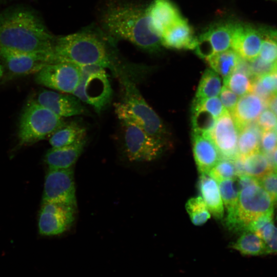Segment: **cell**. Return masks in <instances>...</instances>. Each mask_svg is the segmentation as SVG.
Listing matches in <instances>:
<instances>
[{
  "instance_id": "1",
  "label": "cell",
  "mask_w": 277,
  "mask_h": 277,
  "mask_svg": "<svg viewBox=\"0 0 277 277\" xmlns=\"http://www.w3.org/2000/svg\"><path fill=\"white\" fill-rule=\"evenodd\" d=\"M101 22L110 36L128 41L147 52H156L162 45L161 37L152 28L146 10L134 4L110 3Z\"/></svg>"
},
{
  "instance_id": "2",
  "label": "cell",
  "mask_w": 277,
  "mask_h": 277,
  "mask_svg": "<svg viewBox=\"0 0 277 277\" xmlns=\"http://www.w3.org/2000/svg\"><path fill=\"white\" fill-rule=\"evenodd\" d=\"M55 39L41 19L29 10L13 8L0 13V49L50 52Z\"/></svg>"
},
{
  "instance_id": "3",
  "label": "cell",
  "mask_w": 277,
  "mask_h": 277,
  "mask_svg": "<svg viewBox=\"0 0 277 277\" xmlns=\"http://www.w3.org/2000/svg\"><path fill=\"white\" fill-rule=\"evenodd\" d=\"M52 52L55 63L69 62L80 66L114 68L107 37L91 29L55 37Z\"/></svg>"
},
{
  "instance_id": "4",
  "label": "cell",
  "mask_w": 277,
  "mask_h": 277,
  "mask_svg": "<svg viewBox=\"0 0 277 277\" xmlns=\"http://www.w3.org/2000/svg\"><path fill=\"white\" fill-rule=\"evenodd\" d=\"M122 86L121 102L114 104L115 113L121 123L135 125L161 143L167 145L168 133L157 113L147 103L135 84L120 73Z\"/></svg>"
},
{
  "instance_id": "5",
  "label": "cell",
  "mask_w": 277,
  "mask_h": 277,
  "mask_svg": "<svg viewBox=\"0 0 277 277\" xmlns=\"http://www.w3.org/2000/svg\"><path fill=\"white\" fill-rule=\"evenodd\" d=\"M66 123L63 118L31 99L21 116L18 132L19 144L30 145L42 140Z\"/></svg>"
},
{
  "instance_id": "6",
  "label": "cell",
  "mask_w": 277,
  "mask_h": 277,
  "mask_svg": "<svg viewBox=\"0 0 277 277\" xmlns=\"http://www.w3.org/2000/svg\"><path fill=\"white\" fill-rule=\"evenodd\" d=\"M274 204L260 184L247 186L239 191L236 209L232 215L226 218V225L230 230L244 231L251 222L273 211Z\"/></svg>"
},
{
  "instance_id": "7",
  "label": "cell",
  "mask_w": 277,
  "mask_h": 277,
  "mask_svg": "<svg viewBox=\"0 0 277 277\" xmlns=\"http://www.w3.org/2000/svg\"><path fill=\"white\" fill-rule=\"evenodd\" d=\"M81 78L72 94L100 113L110 103L112 90L106 68L99 65L81 66Z\"/></svg>"
},
{
  "instance_id": "8",
  "label": "cell",
  "mask_w": 277,
  "mask_h": 277,
  "mask_svg": "<svg viewBox=\"0 0 277 277\" xmlns=\"http://www.w3.org/2000/svg\"><path fill=\"white\" fill-rule=\"evenodd\" d=\"M81 66L69 62L49 64L35 74V82L49 88L73 94L81 78Z\"/></svg>"
},
{
  "instance_id": "9",
  "label": "cell",
  "mask_w": 277,
  "mask_h": 277,
  "mask_svg": "<svg viewBox=\"0 0 277 277\" xmlns=\"http://www.w3.org/2000/svg\"><path fill=\"white\" fill-rule=\"evenodd\" d=\"M122 124L124 129V147L126 156L131 162H149L156 159L164 146L140 127Z\"/></svg>"
},
{
  "instance_id": "10",
  "label": "cell",
  "mask_w": 277,
  "mask_h": 277,
  "mask_svg": "<svg viewBox=\"0 0 277 277\" xmlns=\"http://www.w3.org/2000/svg\"><path fill=\"white\" fill-rule=\"evenodd\" d=\"M43 203H54L76 206L73 167L49 168L46 176Z\"/></svg>"
},
{
  "instance_id": "11",
  "label": "cell",
  "mask_w": 277,
  "mask_h": 277,
  "mask_svg": "<svg viewBox=\"0 0 277 277\" xmlns=\"http://www.w3.org/2000/svg\"><path fill=\"white\" fill-rule=\"evenodd\" d=\"M76 208L74 205L43 203L38 218L40 234L52 236L64 233L74 222Z\"/></svg>"
},
{
  "instance_id": "12",
  "label": "cell",
  "mask_w": 277,
  "mask_h": 277,
  "mask_svg": "<svg viewBox=\"0 0 277 277\" xmlns=\"http://www.w3.org/2000/svg\"><path fill=\"white\" fill-rule=\"evenodd\" d=\"M0 59L10 72L15 75L36 74L46 66L54 63L52 51L26 52L1 49Z\"/></svg>"
},
{
  "instance_id": "13",
  "label": "cell",
  "mask_w": 277,
  "mask_h": 277,
  "mask_svg": "<svg viewBox=\"0 0 277 277\" xmlns=\"http://www.w3.org/2000/svg\"><path fill=\"white\" fill-rule=\"evenodd\" d=\"M209 136L221 159L235 160L238 150L239 131L231 114L227 110L216 121Z\"/></svg>"
},
{
  "instance_id": "14",
  "label": "cell",
  "mask_w": 277,
  "mask_h": 277,
  "mask_svg": "<svg viewBox=\"0 0 277 277\" xmlns=\"http://www.w3.org/2000/svg\"><path fill=\"white\" fill-rule=\"evenodd\" d=\"M32 100L62 118L89 113L82 101L72 94L43 89Z\"/></svg>"
},
{
  "instance_id": "15",
  "label": "cell",
  "mask_w": 277,
  "mask_h": 277,
  "mask_svg": "<svg viewBox=\"0 0 277 277\" xmlns=\"http://www.w3.org/2000/svg\"><path fill=\"white\" fill-rule=\"evenodd\" d=\"M263 39L259 29L242 23H234L231 48L243 59L251 61L258 57Z\"/></svg>"
},
{
  "instance_id": "16",
  "label": "cell",
  "mask_w": 277,
  "mask_h": 277,
  "mask_svg": "<svg viewBox=\"0 0 277 277\" xmlns=\"http://www.w3.org/2000/svg\"><path fill=\"white\" fill-rule=\"evenodd\" d=\"M192 150L199 172L208 174L221 159L220 153L209 133L193 131Z\"/></svg>"
},
{
  "instance_id": "17",
  "label": "cell",
  "mask_w": 277,
  "mask_h": 277,
  "mask_svg": "<svg viewBox=\"0 0 277 277\" xmlns=\"http://www.w3.org/2000/svg\"><path fill=\"white\" fill-rule=\"evenodd\" d=\"M145 10L152 28L161 37L167 29L183 17L169 0H153Z\"/></svg>"
},
{
  "instance_id": "18",
  "label": "cell",
  "mask_w": 277,
  "mask_h": 277,
  "mask_svg": "<svg viewBox=\"0 0 277 277\" xmlns=\"http://www.w3.org/2000/svg\"><path fill=\"white\" fill-rule=\"evenodd\" d=\"M266 106L265 102L254 93L240 96L231 113L238 131L256 121Z\"/></svg>"
},
{
  "instance_id": "19",
  "label": "cell",
  "mask_w": 277,
  "mask_h": 277,
  "mask_svg": "<svg viewBox=\"0 0 277 277\" xmlns=\"http://www.w3.org/2000/svg\"><path fill=\"white\" fill-rule=\"evenodd\" d=\"M197 37L184 17L167 29L161 36L162 45L175 49H194Z\"/></svg>"
},
{
  "instance_id": "20",
  "label": "cell",
  "mask_w": 277,
  "mask_h": 277,
  "mask_svg": "<svg viewBox=\"0 0 277 277\" xmlns=\"http://www.w3.org/2000/svg\"><path fill=\"white\" fill-rule=\"evenodd\" d=\"M86 144L85 137L70 145L52 148L47 152L45 162L49 168H71L83 151Z\"/></svg>"
},
{
  "instance_id": "21",
  "label": "cell",
  "mask_w": 277,
  "mask_h": 277,
  "mask_svg": "<svg viewBox=\"0 0 277 277\" xmlns=\"http://www.w3.org/2000/svg\"><path fill=\"white\" fill-rule=\"evenodd\" d=\"M217 182L208 174L201 173L199 188L210 213L217 220L223 217L224 204Z\"/></svg>"
},
{
  "instance_id": "22",
  "label": "cell",
  "mask_w": 277,
  "mask_h": 277,
  "mask_svg": "<svg viewBox=\"0 0 277 277\" xmlns=\"http://www.w3.org/2000/svg\"><path fill=\"white\" fill-rule=\"evenodd\" d=\"M234 23L222 22L213 24L200 35L211 46L214 54L231 47Z\"/></svg>"
},
{
  "instance_id": "23",
  "label": "cell",
  "mask_w": 277,
  "mask_h": 277,
  "mask_svg": "<svg viewBox=\"0 0 277 277\" xmlns=\"http://www.w3.org/2000/svg\"><path fill=\"white\" fill-rule=\"evenodd\" d=\"M86 129L77 122L66 123L50 136L49 143L52 148L70 145L86 137Z\"/></svg>"
},
{
  "instance_id": "24",
  "label": "cell",
  "mask_w": 277,
  "mask_h": 277,
  "mask_svg": "<svg viewBox=\"0 0 277 277\" xmlns=\"http://www.w3.org/2000/svg\"><path fill=\"white\" fill-rule=\"evenodd\" d=\"M230 247L245 255L257 256L269 254L264 241L255 233L245 231Z\"/></svg>"
},
{
  "instance_id": "25",
  "label": "cell",
  "mask_w": 277,
  "mask_h": 277,
  "mask_svg": "<svg viewBox=\"0 0 277 277\" xmlns=\"http://www.w3.org/2000/svg\"><path fill=\"white\" fill-rule=\"evenodd\" d=\"M252 123L239 131L238 150L240 156L244 157L260 150L262 130L256 124Z\"/></svg>"
},
{
  "instance_id": "26",
  "label": "cell",
  "mask_w": 277,
  "mask_h": 277,
  "mask_svg": "<svg viewBox=\"0 0 277 277\" xmlns=\"http://www.w3.org/2000/svg\"><path fill=\"white\" fill-rule=\"evenodd\" d=\"M243 158L244 173L258 179L273 170L272 159L260 150Z\"/></svg>"
},
{
  "instance_id": "27",
  "label": "cell",
  "mask_w": 277,
  "mask_h": 277,
  "mask_svg": "<svg viewBox=\"0 0 277 277\" xmlns=\"http://www.w3.org/2000/svg\"><path fill=\"white\" fill-rule=\"evenodd\" d=\"M241 57L233 49L215 53L206 60L212 70L223 78L234 72Z\"/></svg>"
},
{
  "instance_id": "28",
  "label": "cell",
  "mask_w": 277,
  "mask_h": 277,
  "mask_svg": "<svg viewBox=\"0 0 277 277\" xmlns=\"http://www.w3.org/2000/svg\"><path fill=\"white\" fill-rule=\"evenodd\" d=\"M222 87L221 78L219 74L211 69H207L202 76L194 101L217 96Z\"/></svg>"
},
{
  "instance_id": "29",
  "label": "cell",
  "mask_w": 277,
  "mask_h": 277,
  "mask_svg": "<svg viewBox=\"0 0 277 277\" xmlns=\"http://www.w3.org/2000/svg\"><path fill=\"white\" fill-rule=\"evenodd\" d=\"M218 183L223 203L227 210V217L230 216L235 212L239 198L236 178L221 181Z\"/></svg>"
},
{
  "instance_id": "30",
  "label": "cell",
  "mask_w": 277,
  "mask_h": 277,
  "mask_svg": "<svg viewBox=\"0 0 277 277\" xmlns=\"http://www.w3.org/2000/svg\"><path fill=\"white\" fill-rule=\"evenodd\" d=\"M224 86L238 96L252 92V79L247 74L235 71L224 78Z\"/></svg>"
},
{
  "instance_id": "31",
  "label": "cell",
  "mask_w": 277,
  "mask_h": 277,
  "mask_svg": "<svg viewBox=\"0 0 277 277\" xmlns=\"http://www.w3.org/2000/svg\"><path fill=\"white\" fill-rule=\"evenodd\" d=\"M186 210L191 221L195 226L205 224L211 214L201 196L192 197L185 204Z\"/></svg>"
},
{
  "instance_id": "32",
  "label": "cell",
  "mask_w": 277,
  "mask_h": 277,
  "mask_svg": "<svg viewBox=\"0 0 277 277\" xmlns=\"http://www.w3.org/2000/svg\"><path fill=\"white\" fill-rule=\"evenodd\" d=\"M208 174L217 182L236 178L238 175L234 160L221 159Z\"/></svg>"
},
{
  "instance_id": "33",
  "label": "cell",
  "mask_w": 277,
  "mask_h": 277,
  "mask_svg": "<svg viewBox=\"0 0 277 277\" xmlns=\"http://www.w3.org/2000/svg\"><path fill=\"white\" fill-rule=\"evenodd\" d=\"M193 131L209 133L213 128L217 119L205 110H192Z\"/></svg>"
},
{
  "instance_id": "34",
  "label": "cell",
  "mask_w": 277,
  "mask_h": 277,
  "mask_svg": "<svg viewBox=\"0 0 277 277\" xmlns=\"http://www.w3.org/2000/svg\"><path fill=\"white\" fill-rule=\"evenodd\" d=\"M197 109L206 111L216 119L221 116L227 111L217 96L199 101H194L192 110Z\"/></svg>"
},
{
  "instance_id": "35",
  "label": "cell",
  "mask_w": 277,
  "mask_h": 277,
  "mask_svg": "<svg viewBox=\"0 0 277 277\" xmlns=\"http://www.w3.org/2000/svg\"><path fill=\"white\" fill-rule=\"evenodd\" d=\"M258 56L267 63L276 64L277 44L270 37L263 35Z\"/></svg>"
},
{
  "instance_id": "36",
  "label": "cell",
  "mask_w": 277,
  "mask_h": 277,
  "mask_svg": "<svg viewBox=\"0 0 277 277\" xmlns=\"http://www.w3.org/2000/svg\"><path fill=\"white\" fill-rule=\"evenodd\" d=\"M256 235L264 241L269 254L277 253V227L274 226L273 221L266 225Z\"/></svg>"
},
{
  "instance_id": "37",
  "label": "cell",
  "mask_w": 277,
  "mask_h": 277,
  "mask_svg": "<svg viewBox=\"0 0 277 277\" xmlns=\"http://www.w3.org/2000/svg\"><path fill=\"white\" fill-rule=\"evenodd\" d=\"M259 184L266 191L273 202H277V171L273 169L259 179Z\"/></svg>"
},
{
  "instance_id": "38",
  "label": "cell",
  "mask_w": 277,
  "mask_h": 277,
  "mask_svg": "<svg viewBox=\"0 0 277 277\" xmlns=\"http://www.w3.org/2000/svg\"><path fill=\"white\" fill-rule=\"evenodd\" d=\"M251 77L253 79L266 74L276 69V64L267 63L259 56L249 63Z\"/></svg>"
},
{
  "instance_id": "39",
  "label": "cell",
  "mask_w": 277,
  "mask_h": 277,
  "mask_svg": "<svg viewBox=\"0 0 277 277\" xmlns=\"http://www.w3.org/2000/svg\"><path fill=\"white\" fill-rule=\"evenodd\" d=\"M266 154H271L277 147V131L275 129L263 131L260 146Z\"/></svg>"
},
{
  "instance_id": "40",
  "label": "cell",
  "mask_w": 277,
  "mask_h": 277,
  "mask_svg": "<svg viewBox=\"0 0 277 277\" xmlns=\"http://www.w3.org/2000/svg\"><path fill=\"white\" fill-rule=\"evenodd\" d=\"M256 123L262 131L275 129L277 126V116L270 109H267L260 114Z\"/></svg>"
},
{
  "instance_id": "41",
  "label": "cell",
  "mask_w": 277,
  "mask_h": 277,
  "mask_svg": "<svg viewBox=\"0 0 277 277\" xmlns=\"http://www.w3.org/2000/svg\"><path fill=\"white\" fill-rule=\"evenodd\" d=\"M255 78L269 94L271 95L277 94V69Z\"/></svg>"
},
{
  "instance_id": "42",
  "label": "cell",
  "mask_w": 277,
  "mask_h": 277,
  "mask_svg": "<svg viewBox=\"0 0 277 277\" xmlns=\"http://www.w3.org/2000/svg\"><path fill=\"white\" fill-rule=\"evenodd\" d=\"M273 211L261 215L251 222L245 231H249L258 234L266 225L273 221Z\"/></svg>"
},
{
  "instance_id": "43",
  "label": "cell",
  "mask_w": 277,
  "mask_h": 277,
  "mask_svg": "<svg viewBox=\"0 0 277 277\" xmlns=\"http://www.w3.org/2000/svg\"><path fill=\"white\" fill-rule=\"evenodd\" d=\"M238 96L223 86L220 93V99L224 108L230 113L234 110L238 101Z\"/></svg>"
},
{
  "instance_id": "44",
  "label": "cell",
  "mask_w": 277,
  "mask_h": 277,
  "mask_svg": "<svg viewBox=\"0 0 277 277\" xmlns=\"http://www.w3.org/2000/svg\"><path fill=\"white\" fill-rule=\"evenodd\" d=\"M236 182L239 191L249 185L259 184V179L246 174L238 175Z\"/></svg>"
},
{
  "instance_id": "45",
  "label": "cell",
  "mask_w": 277,
  "mask_h": 277,
  "mask_svg": "<svg viewBox=\"0 0 277 277\" xmlns=\"http://www.w3.org/2000/svg\"><path fill=\"white\" fill-rule=\"evenodd\" d=\"M263 35L267 36L273 39L277 44V30L268 27L259 28Z\"/></svg>"
},
{
  "instance_id": "46",
  "label": "cell",
  "mask_w": 277,
  "mask_h": 277,
  "mask_svg": "<svg viewBox=\"0 0 277 277\" xmlns=\"http://www.w3.org/2000/svg\"><path fill=\"white\" fill-rule=\"evenodd\" d=\"M267 105L277 116V94L273 95L270 97Z\"/></svg>"
},
{
  "instance_id": "47",
  "label": "cell",
  "mask_w": 277,
  "mask_h": 277,
  "mask_svg": "<svg viewBox=\"0 0 277 277\" xmlns=\"http://www.w3.org/2000/svg\"><path fill=\"white\" fill-rule=\"evenodd\" d=\"M272 162L273 166V169L277 171V147L272 153Z\"/></svg>"
},
{
  "instance_id": "48",
  "label": "cell",
  "mask_w": 277,
  "mask_h": 277,
  "mask_svg": "<svg viewBox=\"0 0 277 277\" xmlns=\"http://www.w3.org/2000/svg\"><path fill=\"white\" fill-rule=\"evenodd\" d=\"M4 73V68L0 60V78L2 77Z\"/></svg>"
},
{
  "instance_id": "49",
  "label": "cell",
  "mask_w": 277,
  "mask_h": 277,
  "mask_svg": "<svg viewBox=\"0 0 277 277\" xmlns=\"http://www.w3.org/2000/svg\"><path fill=\"white\" fill-rule=\"evenodd\" d=\"M276 130L277 131V126H276Z\"/></svg>"
},
{
  "instance_id": "50",
  "label": "cell",
  "mask_w": 277,
  "mask_h": 277,
  "mask_svg": "<svg viewBox=\"0 0 277 277\" xmlns=\"http://www.w3.org/2000/svg\"><path fill=\"white\" fill-rule=\"evenodd\" d=\"M276 69H277V64H276Z\"/></svg>"
},
{
  "instance_id": "51",
  "label": "cell",
  "mask_w": 277,
  "mask_h": 277,
  "mask_svg": "<svg viewBox=\"0 0 277 277\" xmlns=\"http://www.w3.org/2000/svg\"><path fill=\"white\" fill-rule=\"evenodd\" d=\"M274 1H277V0H274Z\"/></svg>"
}]
</instances>
